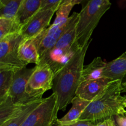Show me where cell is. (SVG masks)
Wrapping results in <instances>:
<instances>
[{"label":"cell","instance_id":"obj_13","mask_svg":"<svg viewBox=\"0 0 126 126\" xmlns=\"http://www.w3.org/2000/svg\"><path fill=\"white\" fill-rule=\"evenodd\" d=\"M18 52L20 60L27 65L28 63L37 65L39 63V53L34 39H22L18 47Z\"/></svg>","mask_w":126,"mask_h":126},{"label":"cell","instance_id":"obj_9","mask_svg":"<svg viewBox=\"0 0 126 126\" xmlns=\"http://www.w3.org/2000/svg\"><path fill=\"white\" fill-rule=\"evenodd\" d=\"M53 9H40L30 17L22 26L21 34L25 40L34 39L49 27L50 22L56 12Z\"/></svg>","mask_w":126,"mask_h":126},{"label":"cell","instance_id":"obj_11","mask_svg":"<svg viewBox=\"0 0 126 126\" xmlns=\"http://www.w3.org/2000/svg\"><path fill=\"white\" fill-rule=\"evenodd\" d=\"M112 81L113 80L107 77L85 81L79 86L76 96L92 102L107 89Z\"/></svg>","mask_w":126,"mask_h":126},{"label":"cell","instance_id":"obj_1","mask_svg":"<svg viewBox=\"0 0 126 126\" xmlns=\"http://www.w3.org/2000/svg\"><path fill=\"white\" fill-rule=\"evenodd\" d=\"M91 41L80 47L71 60L55 75L53 92L57 95L59 110H65L76 96L81 83L85 57Z\"/></svg>","mask_w":126,"mask_h":126},{"label":"cell","instance_id":"obj_29","mask_svg":"<svg viewBox=\"0 0 126 126\" xmlns=\"http://www.w3.org/2000/svg\"><path fill=\"white\" fill-rule=\"evenodd\" d=\"M123 104H124V107H125V108H126V98H125V100H124V102H123Z\"/></svg>","mask_w":126,"mask_h":126},{"label":"cell","instance_id":"obj_16","mask_svg":"<svg viewBox=\"0 0 126 126\" xmlns=\"http://www.w3.org/2000/svg\"><path fill=\"white\" fill-rule=\"evenodd\" d=\"M91 102L75 96L71 101V109L61 119H58V121L61 123H68L78 120Z\"/></svg>","mask_w":126,"mask_h":126},{"label":"cell","instance_id":"obj_3","mask_svg":"<svg viewBox=\"0 0 126 126\" xmlns=\"http://www.w3.org/2000/svg\"><path fill=\"white\" fill-rule=\"evenodd\" d=\"M71 17V23L67 30L62 35L54 47L39 62V63L49 64L55 75L65 66L80 48L76 41V27L79 14L74 12Z\"/></svg>","mask_w":126,"mask_h":126},{"label":"cell","instance_id":"obj_23","mask_svg":"<svg viewBox=\"0 0 126 126\" xmlns=\"http://www.w3.org/2000/svg\"><path fill=\"white\" fill-rule=\"evenodd\" d=\"M97 123L87 120L78 119L74 122L68 123H61L57 120L55 126H96Z\"/></svg>","mask_w":126,"mask_h":126},{"label":"cell","instance_id":"obj_4","mask_svg":"<svg viewBox=\"0 0 126 126\" xmlns=\"http://www.w3.org/2000/svg\"><path fill=\"white\" fill-rule=\"evenodd\" d=\"M111 5L110 0H89L79 13L76 41L80 47L84 46L91 40L94 30Z\"/></svg>","mask_w":126,"mask_h":126},{"label":"cell","instance_id":"obj_25","mask_svg":"<svg viewBox=\"0 0 126 126\" xmlns=\"http://www.w3.org/2000/svg\"><path fill=\"white\" fill-rule=\"evenodd\" d=\"M114 120L116 123L117 126H126V111L121 114L116 116Z\"/></svg>","mask_w":126,"mask_h":126},{"label":"cell","instance_id":"obj_21","mask_svg":"<svg viewBox=\"0 0 126 126\" xmlns=\"http://www.w3.org/2000/svg\"><path fill=\"white\" fill-rule=\"evenodd\" d=\"M22 105L14 103L10 96L0 103V124L9 119Z\"/></svg>","mask_w":126,"mask_h":126},{"label":"cell","instance_id":"obj_19","mask_svg":"<svg viewBox=\"0 0 126 126\" xmlns=\"http://www.w3.org/2000/svg\"><path fill=\"white\" fill-rule=\"evenodd\" d=\"M14 73L10 70H0V103L9 96Z\"/></svg>","mask_w":126,"mask_h":126},{"label":"cell","instance_id":"obj_6","mask_svg":"<svg viewBox=\"0 0 126 126\" xmlns=\"http://www.w3.org/2000/svg\"><path fill=\"white\" fill-rule=\"evenodd\" d=\"M55 75L49 64L39 63L28 81L27 94L33 99H41L43 94L53 88Z\"/></svg>","mask_w":126,"mask_h":126},{"label":"cell","instance_id":"obj_10","mask_svg":"<svg viewBox=\"0 0 126 126\" xmlns=\"http://www.w3.org/2000/svg\"><path fill=\"white\" fill-rule=\"evenodd\" d=\"M34 70V67L33 68L25 67L14 73L9 96L15 104L21 105L37 100L31 98L26 92L27 83Z\"/></svg>","mask_w":126,"mask_h":126},{"label":"cell","instance_id":"obj_28","mask_svg":"<svg viewBox=\"0 0 126 126\" xmlns=\"http://www.w3.org/2000/svg\"><path fill=\"white\" fill-rule=\"evenodd\" d=\"M123 88L126 89V81L123 83Z\"/></svg>","mask_w":126,"mask_h":126},{"label":"cell","instance_id":"obj_22","mask_svg":"<svg viewBox=\"0 0 126 126\" xmlns=\"http://www.w3.org/2000/svg\"><path fill=\"white\" fill-rule=\"evenodd\" d=\"M74 6L73 4L70 2L61 4L56 11V17L52 24L62 25L66 23L70 17L69 14Z\"/></svg>","mask_w":126,"mask_h":126},{"label":"cell","instance_id":"obj_5","mask_svg":"<svg viewBox=\"0 0 126 126\" xmlns=\"http://www.w3.org/2000/svg\"><path fill=\"white\" fill-rule=\"evenodd\" d=\"M23 39L20 33L11 34L0 39V70L16 73L26 67L18 57V47Z\"/></svg>","mask_w":126,"mask_h":126},{"label":"cell","instance_id":"obj_2","mask_svg":"<svg viewBox=\"0 0 126 126\" xmlns=\"http://www.w3.org/2000/svg\"><path fill=\"white\" fill-rule=\"evenodd\" d=\"M123 79L113 81L105 90L90 103L79 119L98 123L114 118L126 111L123 102L126 97L121 95Z\"/></svg>","mask_w":126,"mask_h":126},{"label":"cell","instance_id":"obj_7","mask_svg":"<svg viewBox=\"0 0 126 126\" xmlns=\"http://www.w3.org/2000/svg\"><path fill=\"white\" fill-rule=\"evenodd\" d=\"M59 111L57 95L53 92L49 97L43 99L22 126H55Z\"/></svg>","mask_w":126,"mask_h":126},{"label":"cell","instance_id":"obj_27","mask_svg":"<svg viewBox=\"0 0 126 126\" xmlns=\"http://www.w3.org/2000/svg\"><path fill=\"white\" fill-rule=\"evenodd\" d=\"M83 0H63L61 4L63 3H66V2H70V3L73 4L74 5L78 4L81 3Z\"/></svg>","mask_w":126,"mask_h":126},{"label":"cell","instance_id":"obj_14","mask_svg":"<svg viewBox=\"0 0 126 126\" xmlns=\"http://www.w3.org/2000/svg\"><path fill=\"white\" fill-rule=\"evenodd\" d=\"M126 76V52L117 59L107 63L104 71V77L113 81L123 79Z\"/></svg>","mask_w":126,"mask_h":126},{"label":"cell","instance_id":"obj_8","mask_svg":"<svg viewBox=\"0 0 126 126\" xmlns=\"http://www.w3.org/2000/svg\"><path fill=\"white\" fill-rule=\"evenodd\" d=\"M71 19L72 17L71 16L64 24L50 25L38 36L34 38L39 53V60L44 58L54 47L58 40L68 28Z\"/></svg>","mask_w":126,"mask_h":126},{"label":"cell","instance_id":"obj_18","mask_svg":"<svg viewBox=\"0 0 126 126\" xmlns=\"http://www.w3.org/2000/svg\"><path fill=\"white\" fill-rule=\"evenodd\" d=\"M22 25L16 17H0V39L7 36L20 33Z\"/></svg>","mask_w":126,"mask_h":126},{"label":"cell","instance_id":"obj_12","mask_svg":"<svg viewBox=\"0 0 126 126\" xmlns=\"http://www.w3.org/2000/svg\"><path fill=\"white\" fill-rule=\"evenodd\" d=\"M43 99L34 100L22 105L9 119L0 124V126H22L28 116L42 103Z\"/></svg>","mask_w":126,"mask_h":126},{"label":"cell","instance_id":"obj_17","mask_svg":"<svg viewBox=\"0 0 126 126\" xmlns=\"http://www.w3.org/2000/svg\"><path fill=\"white\" fill-rule=\"evenodd\" d=\"M44 0H23L16 18L22 25L39 11Z\"/></svg>","mask_w":126,"mask_h":126},{"label":"cell","instance_id":"obj_26","mask_svg":"<svg viewBox=\"0 0 126 126\" xmlns=\"http://www.w3.org/2000/svg\"><path fill=\"white\" fill-rule=\"evenodd\" d=\"M96 126H117V125L114 118H111L97 123Z\"/></svg>","mask_w":126,"mask_h":126},{"label":"cell","instance_id":"obj_20","mask_svg":"<svg viewBox=\"0 0 126 126\" xmlns=\"http://www.w3.org/2000/svg\"><path fill=\"white\" fill-rule=\"evenodd\" d=\"M23 0H0V17L14 18Z\"/></svg>","mask_w":126,"mask_h":126},{"label":"cell","instance_id":"obj_15","mask_svg":"<svg viewBox=\"0 0 126 126\" xmlns=\"http://www.w3.org/2000/svg\"><path fill=\"white\" fill-rule=\"evenodd\" d=\"M107 64V63L103 61L100 57L95 58L92 62L84 66L81 83L104 77V71Z\"/></svg>","mask_w":126,"mask_h":126},{"label":"cell","instance_id":"obj_24","mask_svg":"<svg viewBox=\"0 0 126 126\" xmlns=\"http://www.w3.org/2000/svg\"><path fill=\"white\" fill-rule=\"evenodd\" d=\"M62 1L63 0H44L40 9H53L57 11Z\"/></svg>","mask_w":126,"mask_h":126}]
</instances>
